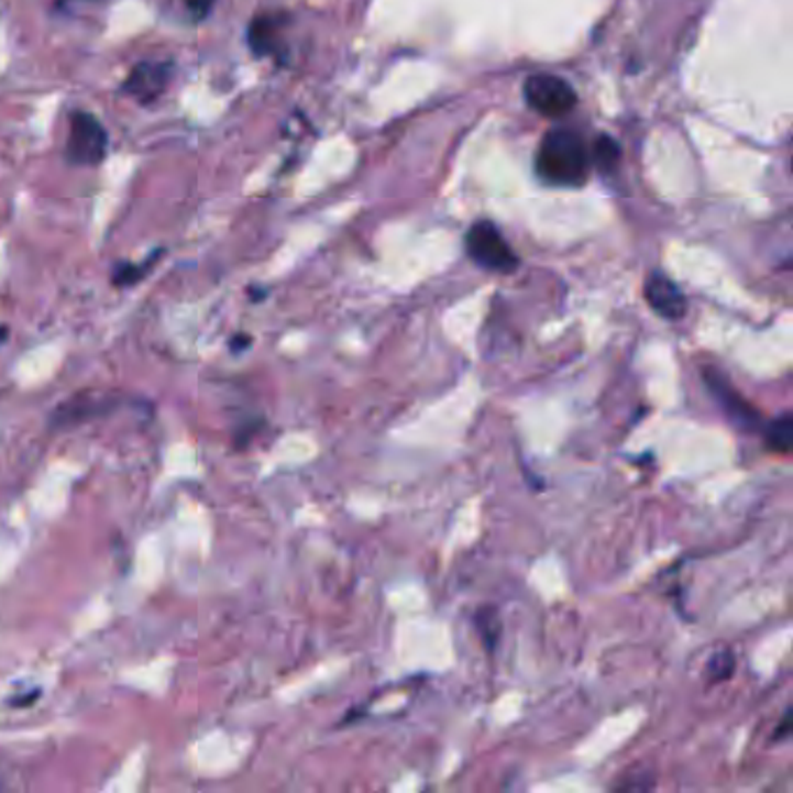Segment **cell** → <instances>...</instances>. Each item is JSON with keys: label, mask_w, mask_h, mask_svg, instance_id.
Returning a JSON list of instances; mask_svg holds the SVG:
<instances>
[{"label": "cell", "mask_w": 793, "mask_h": 793, "mask_svg": "<svg viewBox=\"0 0 793 793\" xmlns=\"http://www.w3.org/2000/svg\"><path fill=\"white\" fill-rule=\"evenodd\" d=\"M645 298L649 302L657 315H661L663 319L678 321L686 315V298L680 291L678 284L665 277L663 273H652L649 279L645 282Z\"/></svg>", "instance_id": "6"}, {"label": "cell", "mask_w": 793, "mask_h": 793, "mask_svg": "<svg viewBox=\"0 0 793 793\" xmlns=\"http://www.w3.org/2000/svg\"><path fill=\"white\" fill-rule=\"evenodd\" d=\"M524 98L542 117H563L577 106L575 89L557 75H531L524 85Z\"/></svg>", "instance_id": "4"}, {"label": "cell", "mask_w": 793, "mask_h": 793, "mask_svg": "<svg viewBox=\"0 0 793 793\" xmlns=\"http://www.w3.org/2000/svg\"><path fill=\"white\" fill-rule=\"evenodd\" d=\"M705 379H707L709 389L715 392L717 400L724 405V410L728 412V417L734 419L738 426H742V429L755 431L757 426H759V419H761L759 412L751 410L749 405H747V400H742L734 389H730V386H728L722 377L712 375V373H705Z\"/></svg>", "instance_id": "8"}, {"label": "cell", "mask_w": 793, "mask_h": 793, "mask_svg": "<svg viewBox=\"0 0 793 793\" xmlns=\"http://www.w3.org/2000/svg\"><path fill=\"white\" fill-rule=\"evenodd\" d=\"M465 250L480 268L492 273H513L519 266L517 254L507 245L492 221H477L465 235Z\"/></svg>", "instance_id": "3"}, {"label": "cell", "mask_w": 793, "mask_h": 793, "mask_svg": "<svg viewBox=\"0 0 793 793\" xmlns=\"http://www.w3.org/2000/svg\"><path fill=\"white\" fill-rule=\"evenodd\" d=\"M734 670H736V659H734V654H730V652H719V654H715V657H712L709 665H707V673H709L712 682H724V680H728L730 675H734Z\"/></svg>", "instance_id": "12"}, {"label": "cell", "mask_w": 793, "mask_h": 793, "mask_svg": "<svg viewBox=\"0 0 793 793\" xmlns=\"http://www.w3.org/2000/svg\"><path fill=\"white\" fill-rule=\"evenodd\" d=\"M173 82V60H140L126 75L121 93L133 98L140 106H152L166 93Z\"/></svg>", "instance_id": "5"}, {"label": "cell", "mask_w": 793, "mask_h": 793, "mask_svg": "<svg viewBox=\"0 0 793 793\" xmlns=\"http://www.w3.org/2000/svg\"><path fill=\"white\" fill-rule=\"evenodd\" d=\"M214 3L217 0H185V5L189 10V14L194 16V22H202V19H208L214 10Z\"/></svg>", "instance_id": "13"}, {"label": "cell", "mask_w": 793, "mask_h": 793, "mask_svg": "<svg viewBox=\"0 0 793 793\" xmlns=\"http://www.w3.org/2000/svg\"><path fill=\"white\" fill-rule=\"evenodd\" d=\"M538 175L557 187H582L588 177V152L584 140L568 129L549 131L536 156Z\"/></svg>", "instance_id": "1"}, {"label": "cell", "mask_w": 793, "mask_h": 793, "mask_svg": "<svg viewBox=\"0 0 793 793\" xmlns=\"http://www.w3.org/2000/svg\"><path fill=\"white\" fill-rule=\"evenodd\" d=\"M766 440L770 450H775L778 454H789L793 440V417L784 412L778 419H772L766 429Z\"/></svg>", "instance_id": "9"}, {"label": "cell", "mask_w": 793, "mask_h": 793, "mask_svg": "<svg viewBox=\"0 0 793 793\" xmlns=\"http://www.w3.org/2000/svg\"><path fill=\"white\" fill-rule=\"evenodd\" d=\"M287 26V19L282 14H256L250 29H247V45L256 56H273V58H282L284 49H282V31Z\"/></svg>", "instance_id": "7"}, {"label": "cell", "mask_w": 793, "mask_h": 793, "mask_svg": "<svg viewBox=\"0 0 793 793\" xmlns=\"http://www.w3.org/2000/svg\"><path fill=\"white\" fill-rule=\"evenodd\" d=\"M594 156H596L598 166H601L603 170H613V168L617 166V161H619L621 152H619L617 142H615L613 137H605V135H603V137H598V142H596Z\"/></svg>", "instance_id": "11"}, {"label": "cell", "mask_w": 793, "mask_h": 793, "mask_svg": "<svg viewBox=\"0 0 793 793\" xmlns=\"http://www.w3.org/2000/svg\"><path fill=\"white\" fill-rule=\"evenodd\" d=\"M164 254V252H154L145 263H140V266H135V263H121V266L114 271L112 275V284H117V287H131V284L140 282L142 277L147 275V271L154 266L156 258Z\"/></svg>", "instance_id": "10"}, {"label": "cell", "mask_w": 793, "mask_h": 793, "mask_svg": "<svg viewBox=\"0 0 793 793\" xmlns=\"http://www.w3.org/2000/svg\"><path fill=\"white\" fill-rule=\"evenodd\" d=\"M789 726H791V719H789V712H786L784 719H782V726H780V730L775 734V740H784V738H786V734H789Z\"/></svg>", "instance_id": "14"}, {"label": "cell", "mask_w": 793, "mask_h": 793, "mask_svg": "<svg viewBox=\"0 0 793 793\" xmlns=\"http://www.w3.org/2000/svg\"><path fill=\"white\" fill-rule=\"evenodd\" d=\"M110 137L100 119L87 110L70 112V129L66 142V158L70 166L93 168L108 156Z\"/></svg>", "instance_id": "2"}]
</instances>
